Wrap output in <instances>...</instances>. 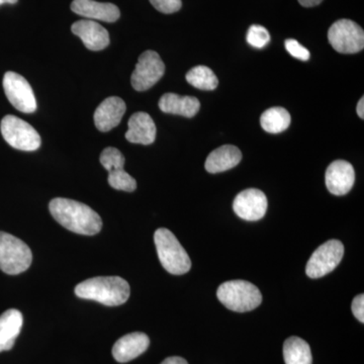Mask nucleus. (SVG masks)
<instances>
[{
	"mask_svg": "<svg viewBox=\"0 0 364 364\" xmlns=\"http://www.w3.org/2000/svg\"><path fill=\"white\" fill-rule=\"evenodd\" d=\"M109 183L117 191H124L132 193L136 191V182L124 168L112 169L109 171Z\"/></svg>",
	"mask_w": 364,
	"mask_h": 364,
	"instance_id": "24",
	"label": "nucleus"
},
{
	"mask_svg": "<svg viewBox=\"0 0 364 364\" xmlns=\"http://www.w3.org/2000/svg\"><path fill=\"white\" fill-rule=\"evenodd\" d=\"M100 163L107 171L112 169L124 168V157L121 151L117 148L107 147L102 151L100 155Z\"/></svg>",
	"mask_w": 364,
	"mask_h": 364,
	"instance_id": "25",
	"label": "nucleus"
},
{
	"mask_svg": "<svg viewBox=\"0 0 364 364\" xmlns=\"http://www.w3.org/2000/svg\"><path fill=\"white\" fill-rule=\"evenodd\" d=\"M270 35L267 28L262 26L253 25L249 28L247 33L248 44L254 48L261 49L269 43Z\"/></svg>",
	"mask_w": 364,
	"mask_h": 364,
	"instance_id": "26",
	"label": "nucleus"
},
{
	"mask_svg": "<svg viewBox=\"0 0 364 364\" xmlns=\"http://www.w3.org/2000/svg\"><path fill=\"white\" fill-rule=\"evenodd\" d=\"M18 1V0H0V6L4 4H16Z\"/></svg>",
	"mask_w": 364,
	"mask_h": 364,
	"instance_id": "33",
	"label": "nucleus"
},
{
	"mask_svg": "<svg viewBox=\"0 0 364 364\" xmlns=\"http://www.w3.org/2000/svg\"><path fill=\"white\" fill-rule=\"evenodd\" d=\"M328 40L335 51L355 54L364 48L363 28L350 20L335 21L328 32Z\"/></svg>",
	"mask_w": 364,
	"mask_h": 364,
	"instance_id": "7",
	"label": "nucleus"
},
{
	"mask_svg": "<svg viewBox=\"0 0 364 364\" xmlns=\"http://www.w3.org/2000/svg\"><path fill=\"white\" fill-rule=\"evenodd\" d=\"M165 73V65L159 54L155 51L144 52L139 57L131 83L134 90L145 91L153 87Z\"/></svg>",
	"mask_w": 364,
	"mask_h": 364,
	"instance_id": "9",
	"label": "nucleus"
},
{
	"mask_svg": "<svg viewBox=\"0 0 364 364\" xmlns=\"http://www.w3.org/2000/svg\"><path fill=\"white\" fill-rule=\"evenodd\" d=\"M30 247L13 235L0 232V269L6 274L16 275L26 272L32 264Z\"/></svg>",
	"mask_w": 364,
	"mask_h": 364,
	"instance_id": "5",
	"label": "nucleus"
},
{
	"mask_svg": "<svg viewBox=\"0 0 364 364\" xmlns=\"http://www.w3.org/2000/svg\"><path fill=\"white\" fill-rule=\"evenodd\" d=\"M267 198L259 189L249 188L235 198V214L245 221H259L267 214Z\"/></svg>",
	"mask_w": 364,
	"mask_h": 364,
	"instance_id": "11",
	"label": "nucleus"
},
{
	"mask_svg": "<svg viewBox=\"0 0 364 364\" xmlns=\"http://www.w3.org/2000/svg\"><path fill=\"white\" fill-rule=\"evenodd\" d=\"M186 81L193 87L202 90H214L219 85L217 76L207 66H196L186 74Z\"/></svg>",
	"mask_w": 364,
	"mask_h": 364,
	"instance_id": "23",
	"label": "nucleus"
},
{
	"mask_svg": "<svg viewBox=\"0 0 364 364\" xmlns=\"http://www.w3.org/2000/svg\"><path fill=\"white\" fill-rule=\"evenodd\" d=\"M161 364H188L186 359L178 358V356H172L165 359Z\"/></svg>",
	"mask_w": 364,
	"mask_h": 364,
	"instance_id": "30",
	"label": "nucleus"
},
{
	"mask_svg": "<svg viewBox=\"0 0 364 364\" xmlns=\"http://www.w3.org/2000/svg\"><path fill=\"white\" fill-rule=\"evenodd\" d=\"M2 136L11 147L21 151H36L41 146L39 133L30 124L14 116H6L0 124Z\"/></svg>",
	"mask_w": 364,
	"mask_h": 364,
	"instance_id": "6",
	"label": "nucleus"
},
{
	"mask_svg": "<svg viewBox=\"0 0 364 364\" xmlns=\"http://www.w3.org/2000/svg\"><path fill=\"white\" fill-rule=\"evenodd\" d=\"M284 358L286 364H312L310 345L296 336L287 339L284 345Z\"/></svg>",
	"mask_w": 364,
	"mask_h": 364,
	"instance_id": "21",
	"label": "nucleus"
},
{
	"mask_svg": "<svg viewBox=\"0 0 364 364\" xmlns=\"http://www.w3.org/2000/svg\"><path fill=\"white\" fill-rule=\"evenodd\" d=\"M260 124L263 130L267 133H282L291 124V114L284 107H272L263 112L260 117Z\"/></svg>",
	"mask_w": 364,
	"mask_h": 364,
	"instance_id": "22",
	"label": "nucleus"
},
{
	"mask_svg": "<svg viewBox=\"0 0 364 364\" xmlns=\"http://www.w3.org/2000/svg\"><path fill=\"white\" fill-rule=\"evenodd\" d=\"M71 11L78 16L105 23H114L121 16L119 7L109 2H97L95 0H73Z\"/></svg>",
	"mask_w": 364,
	"mask_h": 364,
	"instance_id": "14",
	"label": "nucleus"
},
{
	"mask_svg": "<svg viewBox=\"0 0 364 364\" xmlns=\"http://www.w3.org/2000/svg\"><path fill=\"white\" fill-rule=\"evenodd\" d=\"M351 310L359 322L364 323V296L358 294L352 301Z\"/></svg>",
	"mask_w": 364,
	"mask_h": 364,
	"instance_id": "29",
	"label": "nucleus"
},
{
	"mask_svg": "<svg viewBox=\"0 0 364 364\" xmlns=\"http://www.w3.org/2000/svg\"><path fill=\"white\" fill-rule=\"evenodd\" d=\"M126 139L129 142L151 145L156 139V126L147 112H139L130 117Z\"/></svg>",
	"mask_w": 364,
	"mask_h": 364,
	"instance_id": "17",
	"label": "nucleus"
},
{
	"mask_svg": "<svg viewBox=\"0 0 364 364\" xmlns=\"http://www.w3.org/2000/svg\"><path fill=\"white\" fill-rule=\"evenodd\" d=\"M4 90L7 100L18 111L32 114L37 109V100L32 86L20 74L6 72L4 77Z\"/></svg>",
	"mask_w": 364,
	"mask_h": 364,
	"instance_id": "10",
	"label": "nucleus"
},
{
	"mask_svg": "<svg viewBox=\"0 0 364 364\" xmlns=\"http://www.w3.org/2000/svg\"><path fill=\"white\" fill-rule=\"evenodd\" d=\"M326 186L334 196H344L351 191L355 181V172L350 163L336 160L326 170Z\"/></svg>",
	"mask_w": 364,
	"mask_h": 364,
	"instance_id": "12",
	"label": "nucleus"
},
{
	"mask_svg": "<svg viewBox=\"0 0 364 364\" xmlns=\"http://www.w3.org/2000/svg\"><path fill=\"white\" fill-rule=\"evenodd\" d=\"M242 160V153L233 145H224L213 151L207 160L205 167L210 173H220L236 167Z\"/></svg>",
	"mask_w": 364,
	"mask_h": 364,
	"instance_id": "19",
	"label": "nucleus"
},
{
	"mask_svg": "<svg viewBox=\"0 0 364 364\" xmlns=\"http://www.w3.org/2000/svg\"><path fill=\"white\" fill-rule=\"evenodd\" d=\"M344 255V246L338 240L325 242L312 254L306 263V273L311 279H320L332 272Z\"/></svg>",
	"mask_w": 364,
	"mask_h": 364,
	"instance_id": "8",
	"label": "nucleus"
},
{
	"mask_svg": "<svg viewBox=\"0 0 364 364\" xmlns=\"http://www.w3.org/2000/svg\"><path fill=\"white\" fill-rule=\"evenodd\" d=\"M154 241L158 257L166 272L174 275H181L191 270V258L171 231L160 228L155 232Z\"/></svg>",
	"mask_w": 364,
	"mask_h": 364,
	"instance_id": "3",
	"label": "nucleus"
},
{
	"mask_svg": "<svg viewBox=\"0 0 364 364\" xmlns=\"http://www.w3.org/2000/svg\"><path fill=\"white\" fill-rule=\"evenodd\" d=\"M151 4L162 14H174L181 9V0H150Z\"/></svg>",
	"mask_w": 364,
	"mask_h": 364,
	"instance_id": "28",
	"label": "nucleus"
},
{
	"mask_svg": "<svg viewBox=\"0 0 364 364\" xmlns=\"http://www.w3.org/2000/svg\"><path fill=\"white\" fill-rule=\"evenodd\" d=\"M149 345L147 335L141 332L131 333L117 340L112 347V355L117 363H129L147 350Z\"/></svg>",
	"mask_w": 364,
	"mask_h": 364,
	"instance_id": "15",
	"label": "nucleus"
},
{
	"mask_svg": "<svg viewBox=\"0 0 364 364\" xmlns=\"http://www.w3.org/2000/svg\"><path fill=\"white\" fill-rule=\"evenodd\" d=\"M159 109L165 114L193 117L200 109V102L195 97H181L176 93H165L159 100Z\"/></svg>",
	"mask_w": 364,
	"mask_h": 364,
	"instance_id": "18",
	"label": "nucleus"
},
{
	"mask_svg": "<svg viewBox=\"0 0 364 364\" xmlns=\"http://www.w3.org/2000/svg\"><path fill=\"white\" fill-rule=\"evenodd\" d=\"M49 208L53 218L74 233L93 236L102 230V218L85 203L58 198L50 202Z\"/></svg>",
	"mask_w": 364,
	"mask_h": 364,
	"instance_id": "1",
	"label": "nucleus"
},
{
	"mask_svg": "<svg viewBox=\"0 0 364 364\" xmlns=\"http://www.w3.org/2000/svg\"><path fill=\"white\" fill-rule=\"evenodd\" d=\"M131 289L128 282L119 277H98L85 280L75 287L80 299L98 301L105 306H121L128 301Z\"/></svg>",
	"mask_w": 364,
	"mask_h": 364,
	"instance_id": "2",
	"label": "nucleus"
},
{
	"mask_svg": "<svg viewBox=\"0 0 364 364\" xmlns=\"http://www.w3.org/2000/svg\"><path fill=\"white\" fill-rule=\"evenodd\" d=\"M23 314L11 309L0 316V352L11 350L23 327Z\"/></svg>",
	"mask_w": 364,
	"mask_h": 364,
	"instance_id": "20",
	"label": "nucleus"
},
{
	"mask_svg": "<svg viewBox=\"0 0 364 364\" xmlns=\"http://www.w3.org/2000/svg\"><path fill=\"white\" fill-rule=\"evenodd\" d=\"M71 30L90 51H102L109 45V32L97 21H78L72 25Z\"/></svg>",
	"mask_w": 364,
	"mask_h": 364,
	"instance_id": "13",
	"label": "nucleus"
},
{
	"mask_svg": "<svg viewBox=\"0 0 364 364\" xmlns=\"http://www.w3.org/2000/svg\"><path fill=\"white\" fill-rule=\"evenodd\" d=\"M217 296L223 305L234 312H250L262 301L259 289L245 280H231L219 287Z\"/></svg>",
	"mask_w": 364,
	"mask_h": 364,
	"instance_id": "4",
	"label": "nucleus"
},
{
	"mask_svg": "<svg viewBox=\"0 0 364 364\" xmlns=\"http://www.w3.org/2000/svg\"><path fill=\"white\" fill-rule=\"evenodd\" d=\"M126 109V104L122 98L111 97L105 100L98 105L93 117L97 130L109 132L116 128L121 123Z\"/></svg>",
	"mask_w": 364,
	"mask_h": 364,
	"instance_id": "16",
	"label": "nucleus"
},
{
	"mask_svg": "<svg viewBox=\"0 0 364 364\" xmlns=\"http://www.w3.org/2000/svg\"><path fill=\"white\" fill-rule=\"evenodd\" d=\"M323 0H299V4H301V6H305V7H313L316 6H318V4L322 2Z\"/></svg>",
	"mask_w": 364,
	"mask_h": 364,
	"instance_id": "31",
	"label": "nucleus"
},
{
	"mask_svg": "<svg viewBox=\"0 0 364 364\" xmlns=\"http://www.w3.org/2000/svg\"><path fill=\"white\" fill-rule=\"evenodd\" d=\"M286 49L294 58L301 60V61H308L310 59L311 54L309 50L299 44L296 40H287Z\"/></svg>",
	"mask_w": 364,
	"mask_h": 364,
	"instance_id": "27",
	"label": "nucleus"
},
{
	"mask_svg": "<svg viewBox=\"0 0 364 364\" xmlns=\"http://www.w3.org/2000/svg\"><path fill=\"white\" fill-rule=\"evenodd\" d=\"M356 111H358V117L360 119H364V98L361 97L360 100L358 102V107H356Z\"/></svg>",
	"mask_w": 364,
	"mask_h": 364,
	"instance_id": "32",
	"label": "nucleus"
}]
</instances>
